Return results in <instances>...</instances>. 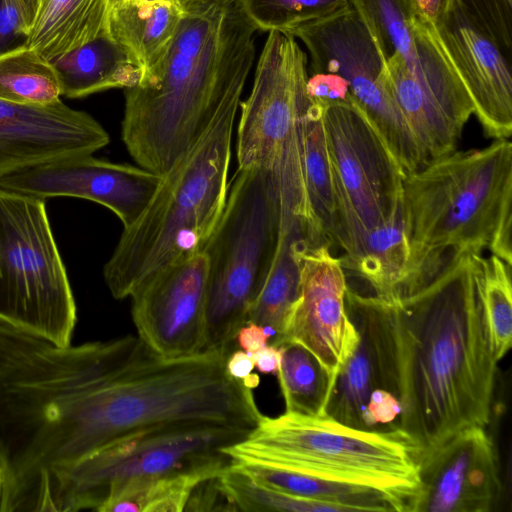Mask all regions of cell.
<instances>
[{
    "label": "cell",
    "mask_w": 512,
    "mask_h": 512,
    "mask_svg": "<svg viewBox=\"0 0 512 512\" xmlns=\"http://www.w3.org/2000/svg\"><path fill=\"white\" fill-rule=\"evenodd\" d=\"M478 256L455 258L415 291L387 300L401 378L400 431L420 456L490 420L498 361Z\"/></svg>",
    "instance_id": "1"
},
{
    "label": "cell",
    "mask_w": 512,
    "mask_h": 512,
    "mask_svg": "<svg viewBox=\"0 0 512 512\" xmlns=\"http://www.w3.org/2000/svg\"><path fill=\"white\" fill-rule=\"evenodd\" d=\"M255 31L237 0L184 13L161 58L124 89L122 140L138 166L167 174L220 109L241 97Z\"/></svg>",
    "instance_id": "2"
},
{
    "label": "cell",
    "mask_w": 512,
    "mask_h": 512,
    "mask_svg": "<svg viewBox=\"0 0 512 512\" xmlns=\"http://www.w3.org/2000/svg\"><path fill=\"white\" fill-rule=\"evenodd\" d=\"M512 210V144L454 150L403 180L409 247L402 295L426 284L453 259L489 249L500 218Z\"/></svg>",
    "instance_id": "3"
},
{
    "label": "cell",
    "mask_w": 512,
    "mask_h": 512,
    "mask_svg": "<svg viewBox=\"0 0 512 512\" xmlns=\"http://www.w3.org/2000/svg\"><path fill=\"white\" fill-rule=\"evenodd\" d=\"M240 97L228 101L195 144L162 176L150 202L103 268L115 299L159 270L204 252L225 207L231 139Z\"/></svg>",
    "instance_id": "4"
},
{
    "label": "cell",
    "mask_w": 512,
    "mask_h": 512,
    "mask_svg": "<svg viewBox=\"0 0 512 512\" xmlns=\"http://www.w3.org/2000/svg\"><path fill=\"white\" fill-rule=\"evenodd\" d=\"M307 57L295 37L270 31L257 62L252 90L240 102L238 169L269 173L278 190L282 224L298 226L312 244L327 242L313 213L305 176L311 100Z\"/></svg>",
    "instance_id": "5"
},
{
    "label": "cell",
    "mask_w": 512,
    "mask_h": 512,
    "mask_svg": "<svg viewBox=\"0 0 512 512\" xmlns=\"http://www.w3.org/2000/svg\"><path fill=\"white\" fill-rule=\"evenodd\" d=\"M327 480L381 492L398 512H412L419 490L418 447L400 431L370 432L329 417L262 415L247 439L225 449Z\"/></svg>",
    "instance_id": "6"
},
{
    "label": "cell",
    "mask_w": 512,
    "mask_h": 512,
    "mask_svg": "<svg viewBox=\"0 0 512 512\" xmlns=\"http://www.w3.org/2000/svg\"><path fill=\"white\" fill-rule=\"evenodd\" d=\"M282 211L272 176L238 169L204 253L208 259L203 352L235 350L279 245Z\"/></svg>",
    "instance_id": "7"
},
{
    "label": "cell",
    "mask_w": 512,
    "mask_h": 512,
    "mask_svg": "<svg viewBox=\"0 0 512 512\" xmlns=\"http://www.w3.org/2000/svg\"><path fill=\"white\" fill-rule=\"evenodd\" d=\"M252 430L212 424H170L146 429L58 471L49 512L98 511L124 484L171 474L220 476L234 464L225 449Z\"/></svg>",
    "instance_id": "8"
},
{
    "label": "cell",
    "mask_w": 512,
    "mask_h": 512,
    "mask_svg": "<svg viewBox=\"0 0 512 512\" xmlns=\"http://www.w3.org/2000/svg\"><path fill=\"white\" fill-rule=\"evenodd\" d=\"M45 203L0 187V323L68 345L77 309Z\"/></svg>",
    "instance_id": "9"
},
{
    "label": "cell",
    "mask_w": 512,
    "mask_h": 512,
    "mask_svg": "<svg viewBox=\"0 0 512 512\" xmlns=\"http://www.w3.org/2000/svg\"><path fill=\"white\" fill-rule=\"evenodd\" d=\"M323 121L335 200L332 243L350 256L372 230L402 210L405 174L351 98L325 106Z\"/></svg>",
    "instance_id": "10"
},
{
    "label": "cell",
    "mask_w": 512,
    "mask_h": 512,
    "mask_svg": "<svg viewBox=\"0 0 512 512\" xmlns=\"http://www.w3.org/2000/svg\"><path fill=\"white\" fill-rule=\"evenodd\" d=\"M300 39L314 73L342 76L352 101L364 112L405 175L423 161L389 85L387 62L350 5L321 20L285 31Z\"/></svg>",
    "instance_id": "11"
},
{
    "label": "cell",
    "mask_w": 512,
    "mask_h": 512,
    "mask_svg": "<svg viewBox=\"0 0 512 512\" xmlns=\"http://www.w3.org/2000/svg\"><path fill=\"white\" fill-rule=\"evenodd\" d=\"M345 301L358 339L336 374L326 416L359 430L400 431L401 378L390 304L349 287Z\"/></svg>",
    "instance_id": "12"
},
{
    "label": "cell",
    "mask_w": 512,
    "mask_h": 512,
    "mask_svg": "<svg viewBox=\"0 0 512 512\" xmlns=\"http://www.w3.org/2000/svg\"><path fill=\"white\" fill-rule=\"evenodd\" d=\"M414 30V59L406 65L392 58L387 69L392 95L425 165L456 150L474 107L435 28L414 15Z\"/></svg>",
    "instance_id": "13"
},
{
    "label": "cell",
    "mask_w": 512,
    "mask_h": 512,
    "mask_svg": "<svg viewBox=\"0 0 512 512\" xmlns=\"http://www.w3.org/2000/svg\"><path fill=\"white\" fill-rule=\"evenodd\" d=\"M208 259L204 252L159 270L131 294L138 336L167 359L202 353Z\"/></svg>",
    "instance_id": "14"
},
{
    "label": "cell",
    "mask_w": 512,
    "mask_h": 512,
    "mask_svg": "<svg viewBox=\"0 0 512 512\" xmlns=\"http://www.w3.org/2000/svg\"><path fill=\"white\" fill-rule=\"evenodd\" d=\"M162 176L92 154L28 167L0 179V187L41 199L75 197L110 209L126 228L142 214Z\"/></svg>",
    "instance_id": "15"
},
{
    "label": "cell",
    "mask_w": 512,
    "mask_h": 512,
    "mask_svg": "<svg viewBox=\"0 0 512 512\" xmlns=\"http://www.w3.org/2000/svg\"><path fill=\"white\" fill-rule=\"evenodd\" d=\"M297 256L299 297L283 341L303 345L336 377L358 339L346 307L344 268L327 243L310 245L303 239Z\"/></svg>",
    "instance_id": "16"
},
{
    "label": "cell",
    "mask_w": 512,
    "mask_h": 512,
    "mask_svg": "<svg viewBox=\"0 0 512 512\" xmlns=\"http://www.w3.org/2000/svg\"><path fill=\"white\" fill-rule=\"evenodd\" d=\"M497 450L483 426L460 430L420 456L412 512H488L501 496Z\"/></svg>",
    "instance_id": "17"
},
{
    "label": "cell",
    "mask_w": 512,
    "mask_h": 512,
    "mask_svg": "<svg viewBox=\"0 0 512 512\" xmlns=\"http://www.w3.org/2000/svg\"><path fill=\"white\" fill-rule=\"evenodd\" d=\"M474 107L486 137L512 134V75L505 50L466 8L454 4L435 29Z\"/></svg>",
    "instance_id": "18"
},
{
    "label": "cell",
    "mask_w": 512,
    "mask_h": 512,
    "mask_svg": "<svg viewBox=\"0 0 512 512\" xmlns=\"http://www.w3.org/2000/svg\"><path fill=\"white\" fill-rule=\"evenodd\" d=\"M109 141L91 115L61 100L45 106L0 100V179L42 163L93 154Z\"/></svg>",
    "instance_id": "19"
},
{
    "label": "cell",
    "mask_w": 512,
    "mask_h": 512,
    "mask_svg": "<svg viewBox=\"0 0 512 512\" xmlns=\"http://www.w3.org/2000/svg\"><path fill=\"white\" fill-rule=\"evenodd\" d=\"M61 95L82 98L111 88L135 86L142 70L108 29L93 40L49 61Z\"/></svg>",
    "instance_id": "20"
},
{
    "label": "cell",
    "mask_w": 512,
    "mask_h": 512,
    "mask_svg": "<svg viewBox=\"0 0 512 512\" xmlns=\"http://www.w3.org/2000/svg\"><path fill=\"white\" fill-rule=\"evenodd\" d=\"M184 13L174 0H110L108 31L143 75L169 47Z\"/></svg>",
    "instance_id": "21"
},
{
    "label": "cell",
    "mask_w": 512,
    "mask_h": 512,
    "mask_svg": "<svg viewBox=\"0 0 512 512\" xmlns=\"http://www.w3.org/2000/svg\"><path fill=\"white\" fill-rule=\"evenodd\" d=\"M233 459V465L256 483L295 497L332 504L343 511H396L392 501L374 489L327 480L261 458Z\"/></svg>",
    "instance_id": "22"
},
{
    "label": "cell",
    "mask_w": 512,
    "mask_h": 512,
    "mask_svg": "<svg viewBox=\"0 0 512 512\" xmlns=\"http://www.w3.org/2000/svg\"><path fill=\"white\" fill-rule=\"evenodd\" d=\"M110 0H41L26 46L50 61L108 29Z\"/></svg>",
    "instance_id": "23"
},
{
    "label": "cell",
    "mask_w": 512,
    "mask_h": 512,
    "mask_svg": "<svg viewBox=\"0 0 512 512\" xmlns=\"http://www.w3.org/2000/svg\"><path fill=\"white\" fill-rule=\"evenodd\" d=\"M408 259L403 208L372 230L352 255L340 258L344 269L363 278L374 295L384 300L401 296L407 280Z\"/></svg>",
    "instance_id": "24"
},
{
    "label": "cell",
    "mask_w": 512,
    "mask_h": 512,
    "mask_svg": "<svg viewBox=\"0 0 512 512\" xmlns=\"http://www.w3.org/2000/svg\"><path fill=\"white\" fill-rule=\"evenodd\" d=\"M303 239L306 240L297 226L281 227L279 245L271 270L247 316V322L262 327L269 326L276 332L275 339L270 343L276 347L285 338L299 297L300 268L297 251Z\"/></svg>",
    "instance_id": "25"
},
{
    "label": "cell",
    "mask_w": 512,
    "mask_h": 512,
    "mask_svg": "<svg viewBox=\"0 0 512 512\" xmlns=\"http://www.w3.org/2000/svg\"><path fill=\"white\" fill-rule=\"evenodd\" d=\"M278 348L277 376L286 412L327 417L326 406L335 377L300 343L285 340Z\"/></svg>",
    "instance_id": "26"
},
{
    "label": "cell",
    "mask_w": 512,
    "mask_h": 512,
    "mask_svg": "<svg viewBox=\"0 0 512 512\" xmlns=\"http://www.w3.org/2000/svg\"><path fill=\"white\" fill-rule=\"evenodd\" d=\"M58 76L51 63L26 45L0 55V100L45 106L60 100Z\"/></svg>",
    "instance_id": "27"
},
{
    "label": "cell",
    "mask_w": 512,
    "mask_h": 512,
    "mask_svg": "<svg viewBox=\"0 0 512 512\" xmlns=\"http://www.w3.org/2000/svg\"><path fill=\"white\" fill-rule=\"evenodd\" d=\"M214 478L205 474H171L135 479L119 488L98 512L184 511L195 487Z\"/></svg>",
    "instance_id": "28"
},
{
    "label": "cell",
    "mask_w": 512,
    "mask_h": 512,
    "mask_svg": "<svg viewBox=\"0 0 512 512\" xmlns=\"http://www.w3.org/2000/svg\"><path fill=\"white\" fill-rule=\"evenodd\" d=\"M386 62L415 57L414 14L408 0H349Z\"/></svg>",
    "instance_id": "29"
},
{
    "label": "cell",
    "mask_w": 512,
    "mask_h": 512,
    "mask_svg": "<svg viewBox=\"0 0 512 512\" xmlns=\"http://www.w3.org/2000/svg\"><path fill=\"white\" fill-rule=\"evenodd\" d=\"M323 109L311 101L306 132L305 176L313 213L322 233L332 244L335 200Z\"/></svg>",
    "instance_id": "30"
},
{
    "label": "cell",
    "mask_w": 512,
    "mask_h": 512,
    "mask_svg": "<svg viewBox=\"0 0 512 512\" xmlns=\"http://www.w3.org/2000/svg\"><path fill=\"white\" fill-rule=\"evenodd\" d=\"M482 300L494 357L501 360L511 347V265L496 255L478 256Z\"/></svg>",
    "instance_id": "31"
},
{
    "label": "cell",
    "mask_w": 512,
    "mask_h": 512,
    "mask_svg": "<svg viewBox=\"0 0 512 512\" xmlns=\"http://www.w3.org/2000/svg\"><path fill=\"white\" fill-rule=\"evenodd\" d=\"M256 30L289 31L329 17L349 6V0H237Z\"/></svg>",
    "instance_id": "32"
},
{
    "label": "cell",
    "mask_w": 512,
    "mask_h": 512,
    "mask_svg": "<svg viewBox=\"0 0 512 512\" xmlns=\"http://www.w3.org/2000/svg\"><path fill=\"white\" fill-rule=\"evenodd\" d=\"M220 485L235 505L242 511L331 512L343 511L340 507L300 497H295L256 483L234 465L219 476Z\"/></svg>",
    "instance_id": "33"
},
{
    "label": "cell",
    "mask_w": 512,
    "mask_h": 512,
    "mask_svg": "<svg viewBox=\"0 0 512 512\" xmlns=\"http://www.w3.org/2000/svg\"><path fill=\"white\" fill-rule=\"evenodd\" d=\"M505 51L512 46V0H461Z\"/></svg>",
    "instance_id": "34"
},
{
    "label": "cell",
    "mask_w": 512,
    "mask_h": 512,
    "mask_svg": "<svg viewBox=\"0 0 512 512\" xmlns=\"http://www.w3.org/2000/svg\"><path fill=\"white\" fill-rule=\"evenodd\" d=\"M30 30L13 0H0V55L26 45Z\"/></svg>",
    "instance_id": "35"
},
{
    "label": "cell",
    "mask_w": 512,
    "mask_h": 512,
    "mask_svg": "<svg viewBox=\"0 0 512 512\" xmlns=\"http://www.w3.org/2000/svg\"><path fill=\"white\" fill-rule=\"evenodd\" d=\"M306 92L312 102L323 107L351 98L348 82L334 73L317 72L308 77Z\"/></svg>",
    "instance_id": "36"
},
{
    "label": "cell",
    "mask_w": 512,
    "mask_h": 512,
    "mask_svg": "<svg viewBox=\"0 0 512 512\" xmlns=\"http://www.w3.org/2000/svg\"><path fill=\"white\" fill-rule=\"evenodd\" d=\"M413 14L437 28L451 10L455 0H408Z\"/></svg>",
    "instance_id": "37"
},
{
    "label": "cell",
    "mask_w": 512,
    "mask_h": 512,
    "mask_svg": "<svg viewBox=\"0 0 512 512\" xmlns=\"http://www.w3.org/2000/svg\"><path fill=\"white\" fill-rule=\"evenodd\" d=\"M238 346L247 353H252L268 345L269 339L265 335L262 326L247 322L237 333Z\"/></svg>",
    "instance_id": "38"
},
{
    "label": "cell",
    "mask_w": 512,
    "mask_h": 512,
    "mask_svg": "<svg viewBox=\"0 0 512 512\" xmlns=\"http://www.w3.org/2000/svg\"><path fill=\"white\" fill-rule=\"evenodd\" d=\"M254 366L263 374L277 375L280 351L273 345H266L259 350L250 353Z\"/></svg>",
    "instance_id": "39"
},
{
    "label": "cell",
    "mask_w": 512,
    "mask_h": 512,
    "mask_svg": "<svg viewBox=\"0 0 512 512\" xmlns=\"http://www.w3.org/2000/svg\"><path fill=\"white\" fill-rule=\"evenodd\" d=\"M254 367L250 353L243 350H234L227 358L226 370L234 379L243 381L251 374Z\"/></svg>",
    "instance_id": "40"
},
{
    "label": "cell",
    "mask_w": 512,
    "mask_h": 512,
    "mask_svg": "<svg viewBox=\"0 0 512 512\" xmlns=\"http://www.w3.org/2000/svg\"><path fill=\"white\" fill-rule=\"evenodd\" d=\"M20 10L22 11V14L24 16V19L26 21V24L29 28V30L32 27V24L36 18L41 0H13Z\"/></svg>",
    "instance_id": "41"
},
{
    "label": "cell",
    "mask_w": 512,
    "mask_h": 512,
    "mask_svg": "<svg viewBox=\"0 0 512 512\" xmlns=\"http://www.w3.org/2000/svg\"><path fill=\"white\" fill-rule=\"evenodd\" d=\"M184 12H188L212 3H215L219 0H174Z\"/></svg>",
    "instance_id": "42"
},
{
    "label": "cell",
    "mask_w": 512,
    "mask_h": 512,
    "mask_svg": "<svg viewBox=\"0 0 512 512\" xmlns=\"http://www.w3.org/2000/svg\"><path fill=\"white\" fill-rule=\"evenodd\" d=\"M3 489H4V479H3L2 472L0 470V508H1L2 498H3Z\"/></svg>",
    "instance_id": "43"
}]
</instances>
